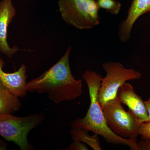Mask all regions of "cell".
I'll use <instances>...</instances> for the list:
<instances>
[{
	"label": "cell",
	"mask_w": 150,
	"mask_h": 150,
	"mask_svg": "<svg viewBox=\"0 0 150 150\" xmlns=\"http://www.w3.org/2000/svg\"><path fill=\"white\" fill-rule=\"evenodd\" d=\"M101 108L108 126L115 134L137 142L140 123L131 110H124L117 97Z\"/></svg>",
	"instance_id": "6"
},
{
	"label": "cell",
	"mask_w": 150,
	"mask_h": 150,
	"mask_svg": "<svg viewBox=\"0 0 150 150\" xmlns=\"http://www.w3.org/2000/svg\"><path fill=\"white\" fill-rule=\"evenodd\" d=\"M144 103L148 115V118L146 122H148L150 121V98L146 101H144Z\"/></svg>",
	"instance_id": "17"
},
{
	"label": "cell",
	"mask_w": 150,
	"mask_h": 150,
	"mask_svg": "<svg viewBox=\"0 0 150 150\" xmlns=\"http://www.w3.org/2000/svg\"><path fill=\"white\" fill-rule=\"evenodd\" d=\"M99 8L104 9L112 14L117 15L121 8V4L116 0H96Z\"/></svg>",
	"instance_id": "13"
},
{
	"label": "cell",
	"mask_w": 150,
	"mask_h": 150,
	"mask_svg": "<svg viewBox=\"0 0 150 150\" xmlns=\"http://www.w3.org/2000/svg\"><path fill=\"white\" fill-rule=\"evenodd\" d=\"M149 12V13H150V11Z\"/></svg>",
	"instance_id": "19"
},
{
	"label": "cell",
	"mask_w": 150,
	"mask_h": 150,
	"mask_svg": "<svg viewBox=\"0 0 150 150\" xmlns=\"http://www.w3.org/2000/svg\"><path fill=\"white\" fill-rule=\"evenodd\" d=\"M150 11V0H133L128 15L119 28L118 36L121 42H126L131 37V30L139 17Z\"/></svg>",
	"instance_id": "10"
},
{
	"label": "cell",
	"mask_w": 150,
	"mask_h": 150,
	"mask_svg": "<svg viewBox=\"0 0 150 150\" xmlns=\"http://www.w3.org/2000/svg\"><path fill=\"white\" fill-rule=\"evenodd\" d=\"M117 98L122 104L128 106L140 123L146 122L148 118L144 101L136 93L130 83L125 82L119 88Z\"/></svg>",
	"instance_id": "8"
},
{
	"label": "cell",
	"mask_w": 150,
	"mask_h": 150,
	"mask_svg": "<svg viewBox=\"0 0 150 150\" xmlns=\"http://www.w3.org/2000/svg\"><path fill=\"white\" fill-rule=\"evenodd\" d=\"M82 78L88 87L90 105L83 118H78L71 123L73 129H85L100 135L108 143L115 145L127 146L131 150H140L137 141L122 138L115 134L108 126L102 109L98 100V94L102 76L93 71L86 70Z\"/></svg>",
	"instance_id": "2"
},
{
	"label": "cell",
	"mask_w": 150,
	"mask_h": 150,
	"mask_svg": "<svg viewBox=\"0 0 150 150\" xmlns=\"http://www.w3.org/2000/svg\"><path fill=\"white\" fill-rule=\"evenodd\" d=\"M18 98L0 82V114H13L19 110L21 104Z\"/></svg>",
	"instance_id": "11"
},
{
	"label": "cell",
	"mask_w": 150,
	"mask_h": 150,
	"mask_svg": "<svg viewBox=\"0 0 150 150\" xmlns=\"http://www.w3.org/2000/svg\"><path fill=\"white\" fill-rule=\"evenodd\" d=\"M4 60L0 58V82L15 95L18 97H24L28 92L26 90L27 76L25 65L22 64L17 71L10 73L4 71Z\"/></svg>",
	"instance_id": "9"
},
{
	"label": "cell",
	"mask_w": 150,
	"mask_h": 150,
	"mask_svg": "<svg viewBox=\"0 0 150 150\" xmlns=\"http://www.w3.org/2000/svg\"><path fill=\"white\" fill-rule=\"evenodd\" d=\"M71 47L59 62L41 76L27 83L28 92L47 93L56 103L76 99L82 94L81 80H76L72 74L69 64Z\"/></svg>",
	"instance_id": "1"
},
{
	"label": "cell",
	"mask_w": 150,
	"mask_h": 150,
	"mask_svg": "<svg viewBox=\"0 0 150 150\" xmlns=\"http://www.w3.org/2000/svg\"><path fill=\"white\" fill-rule=\"evenodd\" d=\"M16 14L12 0L0 2V51L11 58L20 48L14 46L11 48L7 42L8 27Z\"/></svg>",
	"instance_id": "7"
},
{
	"label": "cell",
	"mask_w": 150,
	"mask_h": 150,
	"mask_svg": "<svg viewBox=\"0 0 150 150\" xmlns=\"http://www.w3.org/2000/svg\"><path fill=\"white\" fill-rule=\"evenodd\" d=\"M137 144L140 150H150V140L142 139Z\"/></svg>",
	"instance_id": "16"
},
{
	"label": "cell",
	"mask_w": 150,
	"mask_h": 150,
	"mask_svg": "<svg viewBox=\"0 0 150 150\" xmlns=\"http://www.w3.org/2000/svg\"><path fill=\"white\" fill-rule=\"evenodd\" d=\"M44 119L43 112L23 117L14 116L11 113L0 114V136L6 141L16 144L21 150H33L28 140V136Z\"/></svg>",
	"instance_id": "3"
},
{
	"label": "cell",
	"mask_w": 150,
	"mask_h": 150,
	"mask_svg": "<svg viewBox=\"0 0 150 150\" xmlns=\"http://www.w3.org/2000/svg\"><path fill=\"white\" fill-rule=\"evenodd\" d=\"M69 149L71 150H88V148L86 144L79 141H74V142L69 145Z\"/></svg>",
	"instance_id": "15"
},
{
	"label": "cell",
	"mask_w": 150,
	"mask_h": 150,
	"mask_svg": "<svg viewBox=\"0 0 150 150\" xmlns=\"http://www.w3.org/2000/svg\"><path fill=\"white\" fill-rule=\"evenodd\" d=\"M64 21L78 29H91L99 24V8L96 0H58Z\"/></svg>",
	"instance_id": "4"
},
{
	"label": "cell",
	"mask_w": 150,
	"mask_h": 150,
	"mask_svg": "<svg viewBox=\"0 0 150 150\" xmlns=\"http://www.w3.org/2000/svg\"><path fill=\"white\" fill-rule=\"evenodd\" d=\"M139 134L142 139L150 140V121L140 123Z\"/></svg>",
	"instance_id": "14"
},
{
	"label": "cell",
	"mask_w": 150,
	"mask_h": 150,
	"mask_svg": "<svg viewBox=\"0 0 150 150\" xmlns=\"http://www.w3.org/2000/svg\"><path fill=\"white\" fill-rule=\"evenodd\" d=\"M88 131L83 129H73L70 133L74 141L85 143L94 150H102L98 135L94 134L90 136L89 135Z\"/></svg>",
	"instance_id": "12"
},
{
	"label": "cell",
	"mask_w": 150,
	"mask_h": 150,
	"mask_svg": "<svg viewBox=\"0 0 150 150\" xmlns=\"http://www.w3.org/2000/svg\"><path fill=\"white\" fill-rule=\"evenodd\" d=\"M7 144L3 140L0 139V150H7Z\"/></svg>",
	"instance_id": "18"
},
{
	"label": "cell",
	"mask_w": 150,
	"mask_h": 150,
	"mask_svg": "<svg viewBox=\"0 0 150 150\" xmlns=\"http://www.w3.org/2000/svg\"><path fill=\"white\" fill-rule=\"evenodd\" d=\"M106 76L102 78L98 94L100 107L117 98L119 88L127 81L139 79L142 74L133 69H127L118 62H105L102 65Z\"/></svg>",
	"instance_id": "5"
}]
</instances>
